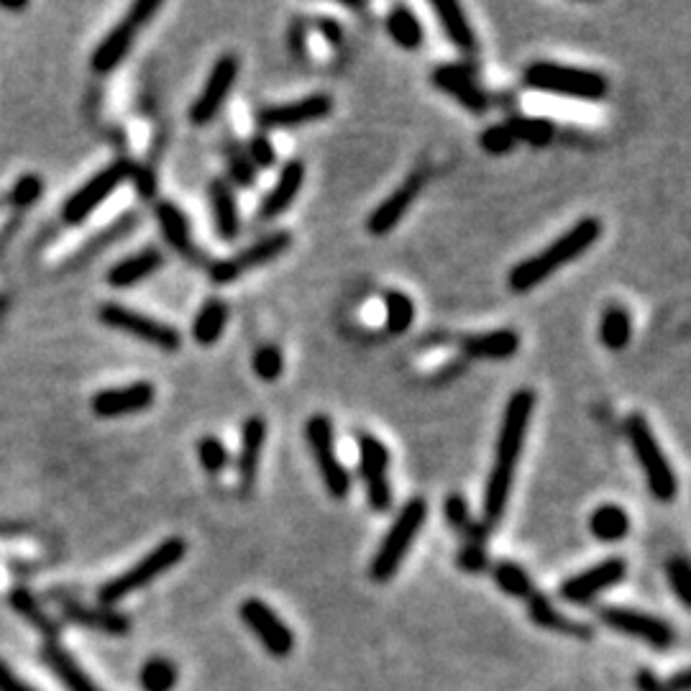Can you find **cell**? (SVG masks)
<instances>
[{"label": "cell", "instance_id": "cell-1", "mask_svg": "<svg viewBox=\"0 0 691 691\" xmlns=\"http://www.w3.org/2000/svg\"><path fill=\"white\" fill-rule=\"evenodd\" d=\"M532 410H536V393L528 387H523L510 397L505 405V412H502L497 448H494V464H492L490 479H487L484 502H482V523L487 530L494 528L507 510L517 461H520L525 438H528Z\"/></svg>", "mask_w": 691, "mask_h": 691}, {"label": "cell", "instance_id": "cell-2", "mask_svg": "<svg viewBox=\"0 0 691 691\" xmlns=\"http://www.w3.org/2000/svg\"><path fill=\"white\" fill-rule=\"evenodd\" d=\"M599 236H602V223L597 218H582L579 223L571 225L566 234L548 244L536 257L523 259L520 265L510 269V288L515 292H530L532 288H538L540 282H546L561 267H566L569 261L579 259L584 251H589Z\"/></svg>", "mask_w": 691, "mask_h": 691}, {"label": "cell", "instance_id": "cell-3", "mask_svg": "<svg viewBox=\"0 0 691 691\" xmlns=\"http://www.w3.org/2000/svg\"><path fill=\"white\" fill-rule=\"evenodd\" d=\"M428 520V502L423 497H412L405 502V507L397 513L395 523L389 525L387 536L382 538V543L374 553L370 574L374 582L385 584L397 574V569L402 566L405 555L410 553L412 543H415L420 528Z\"/></svg>", "mask_w": 691, "mask_h": 691}, {"label": "cell", "instance_id": "cell-4", "mask_svg": "<svg viewBox=\"0 0 691 691\" xmlns=\"http://www.w3.org/2000/svg\"><path fill=\"white\" fill-rule=\"evenodd\" d=\"M523 78L525 85L540 90V93L576 97V101H602L607 90H610V82H607L602 72L546 62V59L532 62Z\"/></svg>", "mask_w": 691, "mask_h": 691}, {"label": "cell", "instance_id": "cell-5", "mask_svg": "<svg viewBox=\"0 0 691 691\" xmlns=\"http://www.w3.org/2000/svg\"><path fill=\"white\" fill-rule=\"evenodd\" d=\"M625 431L653 497H656L658 502L676 500V492H679V479H676V471L671 464H668L664 448H660V443L656 438V433H653L648 420H645L641 412H633V415L625 420Z\"/></svg>", "mask_w": 691, "mask_h": 691}, {"label": "cell", "instance_id": "cell-6", "mask_svg": "<svg viewBox=\"0 0 691 691\" xmlns=\"http://www.w3.org/2000/svg\"><path fill=\"white\" fill-rule=\"evenodd\" d=\"M185 553H187V543L183 538L162 540V543L152 548V551H149L144 559L137 563V566H131L129 571H124V574H118L116 579L105 582L101 592H97V599H101V605H118L121 599L133 595V592L144 589L154 579H160L164 571L177 566V563L185 559Z\"/></svg>", "mask_w": 691, "mask_h": 691}, {"label": "cell", "instance_id": "cell-7", "mask_svg": "<svg viewBox=\"0 0 691 691\" xmlns=\"http://www.w3.org/2000/svg\"><path fill=\"white\" fill-rule=\"evenodd\" d=\"M160 9H162V3H156V0H139V3H133L129 13H126V16L110 28L108 36L97 44V49L93 51V59H90L93 70L101 74H108L116 70V67L126 59V55L131 51L133 42H137V36L141 34V28H144L149 21L160 13Z\"/></svg>", "mask_w": 691, "mask_h": 691}, {"label": "cell", "instance_id": "cell-8", "mask_svg": "<svg viewBox=\"0 0 691 691\" xmlns=\"http://www.w3.org/2000/svg\"><path fill=\"white\" fill-rule=\"evenodd\" d=\"M97 318H101V323H105L108 328L121 330V333H129L144 343H152L160 351H167V354H175V351L183 349V336H179L177 328H172L169 323L152 318V315L131 311V307L126 305L105 303L101 311H97Z\"/></svg>", "mask_w": 691, "mask_h": 691}, {"label": "cell", "instance_id": "cell-9", "mask_svg": "<svg viewBox=\"0 0 691 691\" xmlns=\"http://www.w3.org/2000/svg\"><path fill=\"white\" fill-rule=\"evenodd\" d=\"M305 435H307V443H311L313 458H315V464H318L320 479H323V484H326L328 494L333 500H346L351 492V475L336 454L333 423H330V418L313 415L305 425Z\"/></svg>", "mask_w": 691, "mask_h": 691}, {"label": "cell", "instance_id": "cell-10", "mask_svg": "<svg viewBox=\"0 0 691 691\" xmlns=\"http://www.w3.org/2000/svg\"><path fill=\"white\" fill-rule=\"evenodd\" d=\"M599 620L607 628L618 630V633L628 637H635V641L651 645L656 651H668L676 645V628L664 618H658V614L633 610V607H602L599 610Z\"/></svg>", "mask_w": 691, "mask_h": 691}, {"label": "cell", "instance_id": "cell-11", "mask_svg": "<svg viewBox=\"0 0 691 691\" xmlns=\"http://www.w3.org/2000/svg\"><path fill=\"white\" fill-rule=\"evenodd\" d=\"M133 167H137V164H131L129 160H121V162H113L110 167H105L103 172H97L95 177H90L87 183L65 202V210H62L65 223L78 225L85 221L87 215H93L95 210L118 190V185H124L126 179H131Z\"/></svg>", "mask_w": 691, "mask_h": 691}, {"label": "cell", "instance_id": "cell-12", "mask_svg": "<svg viewBox=\"0 0 691 691\" xmlns=\"http://www.w3.org/2000/svg\"><path fill=\"white\" fill-rule=\"evenodd\" d=\"M290 244H292V236L288 234V231H274V234L265 236L261 242L251 244L249 249L238 251L229 259L215 261V265L210 267V280H213L215 284L236 282L238 277L249 274L254 272V269L265 267L277 257H282V254L290 249Z\"/></svg>", "mask_w": 691, "mask_h": 691}, {"label": "cell", "instance_id": "cell-13", "mask_svg": "<svg viewBox=\"0 0 691 691\" xmlns=\"http://www.w3.org/2000/svg\"><path fill=\"white\" fill-rule=\"evenodd\" d=\"M238 618L244 620V625L257 635V641L265 645L274 658H288L292 648H295V635H292L288 622H284L267 602H261V599H244L242 607H238Z\"/></svg>", "mask_w": 691, "mask_h": 691}, {"label": "cell", "instance_id": "cell-14", "mask_svg": "<svg viewBox=\"0 0 691 691\" xmlns=\"http://www.w3.org/2000/svg\"><path fill=\"white\" fill-rule=\"evenodd\" d=\"M236 78H238V59L234 55L218 57L213 70H210L208 74L206 85H202L200 95L195 97V103L190 108V121L195 126L213 124V118L221 113L225 101H229Z\"/></svg>", "mask_w": 691, "mask_h": 691}, {"label": "cell", "instance_id": "cell-15", "mask_svg": "<svg viewBox=\"0 0 691 691\" xmlns=\"http://www.w3.org/2000/svg\"><path fill=\"white\" fill-rule=\"evenodd\" d=\"M625 574H628L625 559L612 555V559L599 561L597 566L584 569L576 576H571V579L563 582L559 587V595L561 599H566L569 605H589L592 599H597L605 589L618 587V584L625 579Z\"/></svg>", "mask_w": 691, "mask_h": 691}, {"label": "cell", "instance_id": "cell-16", "mask_svg": "<svg viewBox=\"0 0 691 691\" xmlns=\"http://www.w3.org/2000/svg\"><path fill=\"white\" fill-rule=\"evenodd\" d=\"M333 110V97L326 93H313L300 101L284 105H267L257 113V121L261 129H297V126L320 121Z\"/></svg>", "mask_w": 691, "mask_h": 691}, {"label": "cell", "instance_id": "cell-17", "mask_svg": "<svg viewBox=\"0 0 691 691\" xmlns=\"http://www.w3.org/2000/svg\"><path fill=\"white\" fill-rule=\"evenodd\" d=\"M154 400L156 389L152 382H133V385L126 387L103 389L90 400V408H93L97 418H126L149 410Z\"/></svg>", "mask_w": 691, "mask_h": 691}, {"label": "cell", "instance_id": "cell-18", "mask_svg": "<svg viewBox=\"0 0 691 691\" xmlns=\"http://www.w3.org/2000/svg\"><path fill=\"white\" fill-rule=\"evenodd\" d=\"M433 85L450 97H456L461 108L475 116H482L490 108V95L479 87L475 72L461 65H441L433 70Z\"/></svg>", "mask_w": 691, "mask_h": 691}, {"label": "cell", "instance_id": "cell-19", "mask_svg": "<svg viewBox=\"0 0 691 691\" xmlns=\"http://www.w3.org/2000/svg\"><path fill=\"white\" fill-rule=\"evenodd\" d=\"M425 187V175L423 172H412V175L405 179V183L397 187V190L379 202L377 208L372 210V215L366 218V229H370L372 236H387L389 231L397 229V223L402 221L405 213H408L412 202Z\"/></svg>", "mask_w": 691, "mask_h": 691}, {"label": "cell", "instance_id": "cell-20", "mask_svg": "<svg viewBox=\"0 0 691 691\" xmlns=\"http://www.w3.org/2000/svg\"><path fill=\"white\" fill-rule=\"evenodd\" d=\"M265 443H267V420L259 415H251L242 428V450H238V458H236L238 484H242L244 492H249L251 487L257 484Z\"/></svg>", "mask_w": 691, "mask_h": 691}, {"label": "cell", "instance_id": "cell-21", "mask_svg": "<svg viewBox=\"0 0 691 691\" xmlns=\"http://www.w3.org/2000/svg\"><path fill=\"white\" fill-rule=\"evenodd\" d=\"M305 183V164L300 160H292L282 167L280 177H277V185L267 192V198L261 200L259 206V218L261 221H274L277 215H282L288 210L295 198L303 190Z\"/></svg>", "mask_w": 691, "mask_h": 691}, {"label": "cell", "instance_id": "cell-22", "mask_svg": "<svg viewBox=\"0 0 691 691\" xmlns=\"http://www.w3.org/2000/svg\"><path fill=\"white\" fill-rule=\"evenodd\" d=\"M154 215H156V223H160V229H162L164 242H167L172 249L179 251L183 257L192 259V261L206 259L198 249H195L190 221H187V215L175 206V202H169V200L156 202Z\"/></svg>", "mask_w": 691, "mask_h": 691}, {"label": "cell", "instance_id": "cell-23", "mask_svg": "<svg viewBox=\"0 0 691 691\" xmlns=\"http://www.w3.org/2000/svg\"><path fill=\"white\" fill-rule=\"evenodd\" d=\"M431 9L435 13V19H438L443 34L450 39V44H454L461 55H467V57L477 55V49H479L477 34H475V28H471L461 5L454 3V0H435V3H431Z\"/></svg>", "mask_w": 691, "mask_h": 691}, {"label": "cell", "instance_id": "cell-24", "mask_svg": "<svg viewBox=\"0 0 691 691\" xmlns=\"http://www.w3.org/2000/svg\"><path fill=\"white\" fill-rule=\"evenodd\" d=\"M210 198V213H213L215 234L223 242H234L242 231V215H238V202L236 195L231 190V185L225 179H213L208 187Z\"/></svg>", "mask_w": 691, "mask_h": 691}, {"label": "cell", "instance_id": "cell-25", "mask_svg": "<svg viewBox=\"0 0 691 691\" xmlns=\"http://www.w3.org/2000/svg\"><path fill=\"white\" fill-rule=\"evenodd\" d=\"M464 354L471 359H490V362H502V359H513L520 349V336L515 330L502 328L492 333H477L467 336L461 343Z\"/></svg>", "mask_w": 691, "mask_h": 691}, {"label": "cell", "instance_id": "cell-26", "mask_svg": "<svg viewBox=\"0 0 691 691\" xmlns=\"http://www.w3.org/2000/svg\"><path fill=\"white\" fill-rule=\"evenodd\" d=\"M164 257L160 249H144L139 254H131L118 261L116 267H110L108 284L113 290H129L133 284L144 282L147 277H152L156 269H162Z\"/></svg>", "mask_w": 691, "mask_h": 691}, {"label": "cell", "instance_id": "cell-27", "mask_svg": "<svg viewBox=\"0 0 691 691\" xmlns=\"http://www.w3.org/2000/svg\"><path fill=\"white\" fill-rule=\"evenodd\" d=\"M42 658H44V664L51 668V674L65 683L67 691H103L85 671H82L78 660H74L59 643L55 641L44 643Z\"/></svg>", "mask_w": 691, "mask_h": 691}, {"label": "cell", "instance_id": "cell-28", "mask_svg": "<svg viewBox=\"0 0 691 691\" xmlns=\"http://www.w3.org/2000/svg\"><path fill=\"white\" fill-rule=\"evenodd\" d=\"M528 618L536 622L538 628L551 630V633L584 637V641L595 635V630H592L589 625H584V622H576V620H569L566 614L555 610L551 599L540 595V592H536V595L528 599Z\"/></svg>", "mask_w": 691, "mask_h": 691}, {"label": "cell", "instance_id": "cell-29", "mask_svg": "<svg viewBox=\"0 0 691 691\" xmlns=\"http://www.w3.org/2000/svg\"><path fill=\"white\" fill-rule=\"evenodd\" d=\"M225 323H229V303L221 297L208 300V303L198 311V315H195L192 338L200 346H213L221 341Z\"/></svg>", "mask_w": 691, "mask_h": 691}, {"label": "cell", "instance_id": "cell-30", "mask_svg": "<svg viewBox=\"0 0 691 691\" xmlns=\"http://www.w3.org/2000/svg\"><path fill=\"white\" fill-rule=\"evenodd\" d=\"M65 612H67V618L80 622V625L103 630V633H108V635H126L131 630V620L121 612L95 610V607L70 605V602L65 605Z\"/></svg>", "mask_w": 691, "mask_h": 691}, {"label": "cell", "instance_id": "cell-31", "mask_svg": "<svg viewBox=\"0 0 691 691\" xmlns=\"http://www.w3.org/2000/svg\"><path fill=\"white\" fill-rule=\"evenodd\" d=\"M387 34L405 51H415L423 44V24H420L415 11L408 9V5H395L389 11Z\"/></svg>", "mask_w": 691, "mask_h": 691}, {"label": "cell", "instance_id": "cell-32", "mask_svg": "<svg viewBox=\"0 0 691 691\" xmlns=\"http://www.w3.org/2000/svg\"><path fill=\"white\" fill-rule=\"evenodd\" d=\"M589 530L602 543H618V540L628 538L630 532L628 510L620 505H599L589 517Z\"/></svg>", "mask_w": 691, "mask_h": 691}, {"label": "cell", "instance_id": "cell-33", "mask_svg": "<svg viewBox=\"0 0 691 691\" xmlns=\"http://www.w3.org/2000/svg\"><path fill=\"white\" fill-rule=\"evenodd\" d=\"M599 341L610 351L628 349V343L633 341V318H630L625 307L612 305L602 313V320H599Z\"/></svg>", "mask_w": 691, "mask_h": 691}, {"label": "cell", "instance_id": "cell-34", "mask_svg": "<svg viewBox=\"0 0 691 691\" xmlns=\"http://www.w3.org/2000/svg\"><path fill=\"white\" fill-rule=\"evenodd\" d=\"M359 469H362L364 482L387 477L389 448L377 438V435H372V433L359 435Z\"/></svg>", "mask_w": 691, "mask_h": 691}, {"label": "cell", "instance_id": "cell-35", "mask_svg": "<svg viewBox=\"0 0 691 691\" xmlns=\"http://www.w3.org/2000/svg\"><path fill=\"white\" fill-rule=\"evenodd\" d=\"M492 576H494V582H497V587L510 597L525 599V602H528V599L536 595V584H532L530 574L520 566V563H515V561L494 563Z\"/></svg>", "mask_w": 691, "mask_h": 691}, {"label": "cell", "instance_id": "cell-36", "mask_svg": "<svg viewBox=\"0 0 691 691\" xmlns=\"http://www.w3.org/2000/svg\"><path fill=\"white\" fill-rule=\"evenodd\" d=\"M382 303H385V320L389 333H408L412 320H415V303H412L410 295H405L400 290H387L385 295H382Z\"/></svg>", "mask_w": 691, "mask_h": 691}, {"label": "cell", "instance_id": "cell-37", "mask_svg": "<svg viewBox=\"0 0 691 691\" xmlns=\"http://www.w3.org/2000/svg\"><path fill=\"white\" fill-rule=\"evenodd\" d=\"M515 141H528L530 147H548L555 137V126L548 118L515 116L505 124Z\"/></svg>", "mask_w": 691, "mask_h": 691}, {"label": "cell", "instance_id": "cell-38", "mask_svg": "<svg viewBox=\"0 0 691 691\" xmlns=\"http://www.w3.org/2000/svg\"><path fill=\"white\" fill-rule=\"evenodd\" d=\"M11 607L21 614V618H26L28 622H32L36 630H42V633L47 635V637H55L59 633L57 625H55V620H51L49 614L42 610V605L36 602L34 595H28L26 589H13L11 592Z\"/></svg>", "mask_w": 691, "mask_h": 691}, {"label": "cell", "instance_id": "cell-39", "mask_svg": "<svg viewBox=\"0 0 691 691\" xmlns=\"http://www.w3.org/2000/svg\"><path fill=\"white\" fill-rule=\"evenodd\" d=\"M144 691H172L177 687V666L169 658H152L141 668Z\"/></svg>", "mask_w": 691, "mask_h": 691}, {"label": "cell", "instance_id": "cell-40", "mask_svg": "<svg viewBox=\"0 0 691 691\" xmlns=\"http://www.w3.org/2000/svg\"><path fill=\"white\" fill-rule=\"evenodd\" d=\"M251 370H254V374H257L261 382H277V379L282 377V370H284L282 351L277 349V346H272V343L259 346V349L254 351Z\"/></svg>", "mask_w": 691, "mask_h": 691}, {"label": "cell", "instance_id": "cell-41", "mask_svg": "<svg viewBox=\"0 0 691 691\" xmlns=\"http://www.w3.org/2000/svg\"><path fill=\"white\" fill-rule=\"evenodd\" d=\"M225 160H229L231 179H234L238 187H254V183H257V167H254L249 154L244 152L238 141H229V147H225Z\"/></svg>", "mask_w": 691, "mask_h": 691}, {"label": "cell", "instance_id": "cell-42", "mask_svg": "<svg viewBox=\"0 0 691 691\" xmlns=\"http://www.w3.org/2000/svg\"><path fill=\"white\" fill-rule=\"evenodd\" d=\"M666 579L671 584L676 599H679L687 610H691V566L683 555H674V559L666 563Z\"/></svg>", "mask_w": 691, "mask_h": 691}, {"label": "cell", "instance_id": "cell-43", "mask_svg": "<svg viewBox=\"0 0 691 691\" xmlns=\"http://www.w3.org/2000/svg\"><path fill=\"white\" fill-rule=\"evenodd\" d=\"M198 461L202 464V469L208 475H221V471L229 467V450H225V443L215 435H206V438L198 441Z\"/></svg>", "mask_w": 691, "mask_h": 691}, {"label": "cell", "instance_id": "cell-44", "mask_svg": "<svg viewBox=\"0 0 691 691\" xmlns=\"http://www.w3.org/2000/svg\"><path fill=\"white\" fill-rule=\"evenodd\" d=\"M479 144H482L484 152L502 156V154L513 152L517 141L513 139V133H510L507 126L500 124V126H490V129H484L482 137H479Z\"/></svg>", "mask_w": 691, "mask_h": 691}, {"label": "cell", "instance_id": "cell-45", "mask_svg": "<svg viewBox=\"0 0 691 691\" xmlns=\"http://www.w3.org/2000/svg\"><path fill=\"white\" fill-rule=\"evenodd\" d=\"M458 569L467 571V574H482V571L490 566V555H487V548L482 546V540H471L458 551Z\"/></svg>", "mask_w": 691, "mask_h": 691}, {"label": "cell", "instance_id": "cell-46", "mask_svg": "<svg viewBox=\"0 0 691 691\" xmlns=\"http://www.w3.org/2000/svg\"><path fill=\"white\" fill-rule=\"evenodd\" d=\"M42 192H44L42 177L24 175V177L16 179V185H13L11 202H13V206H19V208H28V206H32V202H36V200L42 198Z\"/></svg>", "mask_w": 691, "mask_h": 691}, {"label": "cell", "instance_id": "cell-47", "mask_svg": "<svg viewBox=\"0 0 691 691\" xmlns=\"http://www.w3.org/2000/svg\"><path fill=\"white\" fill-rule=\"evenodd\" d=\"M249 160H251V164L257 169H269L274 164V160H277V152H274V147H272V141H269V137L265 131H259V133H254L251 137V141H249Z\"/></svg>", "mask_w": 691, "mask_h": 691}, {"label": "cell", "instance_id": "cell-48", "mask_svg": "<svg viewBox=\"0 0 691 691\" xmlns=\"http://www.w3.org/2000/svg\"><path fill=\"white\" fill-rule=\"evenodd\" d=\"M443 517H446L454 528H467V525L471 523L469 502L464 500L461 494H450V497H446V502H443Z\"/></svg>", "mask_w": 691, "mask_h": 691}, {"label": "cell", "instance_id": "cell-49", "mask_svg": "<svg viewBox=\"0 0 691 691\" xmlns=\"http://www.w3.org/2000/svg\"><path fill=\"white\" fill-rule=\"evenodd\" d=\"M288 47L295 57L307 55V24L305 19H295L288 28Z\"/></svg>", "mask_w": 691, "mask_h": 691}, {"label": "cell", "instance_id": "cell-50", "mask_svg": "<svg viewBox=\"0 0 691 691\" xmlns=\"http://www.w3.org/2000/svg\"><path fill=\"white\" fill-rule=\"evenodd\" d=\"M318 32L323 36V42H328L330 47L338 49L343 44V26L338 24L336 19H318Z\"/></svg>", "mask_w": 691, "mask_h": 691}, {"label": "cell", "instance_id": "cell-51", "mask_svg": "<svg viewBox=\"0 0 691 691\" xmlns=\"http://www.w3.org/2000/svg\"><path fill=\"white\" fill-rule=\"evenodd\" d=\"M0 691H36V689L28 687L24 679H19V676L9 668V664L0 660Z\"/></svg>", "mask_w": 691, "mask_h": 691}, {"label": "cell", "instance_id": "cell-52", "mask_svg": "<svg viewBox=\"0 0 691 691\" xmlns=\"http://www.w3.org/2000/svg\"><path fill=\"white\" fill-rule=\"evenodd\" d=\"M635 683H637V691H666L664 681H660L651 668H641L635 676Z\"/></svg>", "mask_w": 691, "mask_h": 691}, {"label": "cell", "instance_id": "cell-53", "mask_svg": "<svg viewBox=\"0 0 691 691\" xmlns=\"http://www.w3.org/2000/svg\"><path fill=\"white\" fill-rule=\"evenodd\" d=\"M133 183H137V190L144 195V198H152L154 195V177L149 175V172H144V169H137L133 167Z\"/></svg>", "mask_w": 691, "mask_h": 691}, {"label": "cell", "instance_id": "cell-54", "mask_svg": "<svg viewBox=\"0 0 691 691\" xmlns=\"http://www.w3.org/2000/svg\"><path fill=\"white\" fill-rule=\"evenodd\" d=\"M666 691H691V674L689 668H681V671H676L671 679H668V683H664Z\"/></svg>", "mask_w": 691, "mask_h": 691}, {"label": "cell", "instance_id": "cell-55", "mask_svg": "<svg viewBox=\"0 0 691 691\" xmlns=\"http://www.w3.org/2000/svg\"><path fill=\"white\" fill-rule=\"evenodd\" d=\"M0 9L11 11V13H21V11L28 9V3L26 0H16V3H3V0H0Z\"/></svg>", "mask_w": 691, "mask_h": 691}]
</instances>
